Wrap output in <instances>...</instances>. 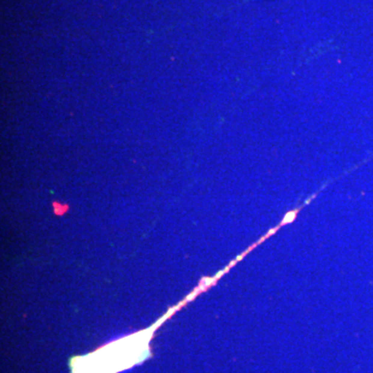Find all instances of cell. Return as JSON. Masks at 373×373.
Masks as SVG:
<instances>
[{
    "label": "cell",
    "instance_id": "obj_1",
    "mask_svg": "<svg viewBox=\"0 0 373 373\" xmlns=\"http://www.w3.org/2000/svg\"><path fill=\"white\" fill-rule=\"evenodd\" d=\"M297 213V210H291V212L286 213L284 219H283V221H282V224H288V223L292 222L293 220L295 219Z\"/></svg>",
    "mask_w": 373,
    "mask_h": 373
}]
</instances>
